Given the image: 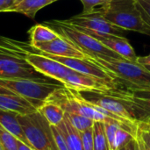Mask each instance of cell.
<instances>
[{"label": "cell", "mask_w": 150, "mask_h": 150, "mask_svg": "<svg viewBox=\"0 0 150 150\" xmlns=\"http://www.w3.org/2000/svg\"><path fill=\"white\" fill-rule=\"evenodd\" d=\"M88 59L105 69L117 83H121L127 88L150 89V72L137 62L111 57H88Z\"/></svg>", "instance_id": "cell-1"}, {"label": "cell", "mask_w": 150, "mask_h": 150, "mask_svg": "<svg viewBox=\"0 0 150 150\" xmlns=\"http://www.w3.org/2000/svg\"><path fill=\"white\" fill-rule=\"evenodd\" d=\"M0 78L50 79L26 62L11 39L0 36Z\"/></svg>", "instance_id": "cell-2"}, {"label": "cell", "mask_w": 150, "mask_h": 150, "mask_svg": "<svg viewBox=\"0 0 150 150\" xmlns=\"http://www.w3.org/2000/svg\"><path fill=\"white\" fill-rule=\"evenodd\" d=\"M45 25L55 31L61 37L75 45L87 57L123 58L108 47H105L92 36L82 32L76 26L66 23L64 20H53L45 23Z\"/></svg>", "instance_id": "cell-3"}, {"label": "cell", "mask_w": 150, "mask_h": 150, "mask_svg": "<svg viewBox=\"0 0 150 150\" xmlns=\"http://www.w3.org/2000/svg\"><path fill=\"white\" fill-rule=\"evenodd\" d=\"M101 9L104 17L112 25L150 36V28L143 21L135 0H110Z\"/></svg>", "instance_id": "cell-4"}, {"label": "cell", "mask_w": 150, "mask_h": 150, "mask_svg": "<svg viewBox=\"0 0 150 150\" xmlns=\"http://www.w3.org/2000/svg\"><path fill=\"white\" fill-rule=\"evenodd\" d=\"M0 85L26 99L37 110L52 93L63 86L62 83H55L48 79L25 78H0Z\"/></svg>", "instance_id": "cell-5"}, {"label": "cell", "mask_w": 150, "mask_h": 150, "mask_svg": "<svg viewBox=\"0 0 150 150\" xmlns=\"http://www.w3.org/2000/svg\"><path fill=\"white\" fill-rule=\"evenodd\" d=\"M18 119L33 149L58 150L49 123L38 111Z\"/></svg>", "instance_id": "cell-6"}, {"label": "cell", "mask_w": 150, "mask_h": 150, "mask_svg": "<svg viewBox=\"0 0 150 150\" xmlns=\"http://www.w3.org/2000/svg\"><path fill=\"white\" fill-rule=\"evenodd\" d=\"M90 103L96 105L114 115L134 135L136 133L138 120L132 114L126 103L111 93L96 91H79Z\"/></svg>", "instance_id": "cell-7"}, {"label": "cell", "mask_w": 150, "mask_h": 150, "mask_svg": "<svg viewBox=\"0 0 150 150\" xmlns=\"http://www.w3.org/2000/svg\"><path fill=\"white\" fill-rule=\"evenodd\" d=\"M108 92L124 101L136 120L138 114L142 116L141 120H150V89L127 88L122 90L117 86Z\"/></svg>", "instance_id": "cell-8"}, {"label": "cell", "mask_w": 150, "mask_h": 150, "mask_svg": "<svg viewBox=\"0 0 150 150\" xmlns=\"http://www.w3.org/2000/svg\"><path fill=\"white\" fill-rule=\"evenodd\" d=\"M64 21L75 26L87 28L99 33L121 35L125 31L124 29L110 23L104 17L101 8H95L93 11L89 12L83 11L81 14L73 16Z\"/></svg>", "instance_id": "cell-9"}, {"label": "cell", "mask_w": 150, "mask_h": 150, "mask_svg": "<svg viewBox=\"0 0 150 150\" xmlns=\"http://www.w3.org/2000/svg\"><path fill=\"white\" fill-rule=\"evenodd\" d=\"M62 83L65 87L76 90L77 91L96 92H107L118 86L115 83H110L95 76L77 72L74 69H71Z\"/></svg>", "instance_id": "cell-10"}, {"label": "cell", "mask_w": 150, "mask_h": 150, "mask_svg": "<svg viewBox=\"0 0 150 150\" xmlns=\"http://www.w3.org/2000/svg\"><path fill=\"white\" fill-rule=\"evenodd\" d=\"M76 27L81 30L82 32L92 36L97 40H98L101 44H103L105 47L115 52L120 56L129 61L136 62L138 56H136L134 47L130 44L129 40L126 39L125 37L121 35L112 34V33H99V32H96V31L90 30L87 28L78 27V26H76Z\"/></svg>", "instance_id": "cell-11"}, {"label": "cell", "mask_w": 150, "mask_h": 150, "mask_svg": "<svg viewBox=\"0 0 150 150\" xmlns=\"http://www.w3.org/2000/svg\"><path fill=\"white\" fill-rule=\"evenodd\" d=\"M35 50V49H34ZM37 51V50H35ZM54 61H57L61 63H62L63 65L67 66L68 68L74 69L77 72L85 74V75H89L91 76H95L103 80H105L107 82L110 83H116L115 79L112 77V76L111 74H109L105 69H103L102 67L98 66V64L92 62L91 61H90L88 58L87 59H79V58H69V57H62V56H56V55H52V54H45L40 51H37Z\"/></svg>", "instance_id": "cell-12"}, {"label": "cell", "mask_w": 150, "mask_h": 150, "mask_svg": "<svg viewBox=\"0 0 150 150\" xmlns=\"http://www.w3.org/2000/svg\"><path fill=\"white\" fill-rule=\"evenodd\" d=\"M31 47L37 51L52 54V55L69 57V58H79V59L88 58L75 45H73L71 42H69V40H67L66 39L61 36H59L57 39L52 41L36 44Z\"/></svg>", "instance_id": "cell-13"}, {"label": "cell", "mask_w": 150, "mask_h": 150, "mask_svg": "<svg viewBox=\"0 0 150 150\" xmlns=\"http://www.w3.org/2000/svg\"><path fill=\"white\" fill-rule=\"evenodd\" d=\"M0 109L13 112L18 115H26L37 111V108L26 99L18 96L0 85Z\"/></svg>", "instance_id": "cell-14"}, {"label": "cell", "mask_w": 150, "mask_h": 150, "mask_svg": "<svg viewBox=\"0 0 150 150\" xmlns=\"http://www.w3.org/2000/svg\"><path fill=\"white\" fill-rule=\"evenodd\" d=\"M18 114L16 112L0 109V125L5 130L11 133L14 137H16L18 141L31 147L18 121Z\"/></svg>", "instance_id": "cell-15"}, {"label": "cell", "mask_w": 150, "mask_h": 150, "mask_svg": "<svg viewBox=\"0 0 150 150\" xmlns=\"http://www.w3.org/2000/svg\"><path fill=\"white\" fill-rule=\"evenodd\" d=\"M56 1L58 0H17L11 12H18L28 18H34L40 10Z\"/></svg>", "instance_id": "cell-16"}, {"label": "cell", "mask_w": 150, "mask_h": 150, "mask_svg": "<svg viewBox=\"0 0 150 150\" xmlns=\"http://www.w3.org/2000/svg\"><path fill=\"white\" fill-rule=\"evenodd\" d=\"M50 126L59 127L65 119L64 111L55 103L46 100L37 110Z\"/></svg>", "instance_id": "cell-17"}, {"label": "cell", "mask_w": 150, "mask_h": 150, "mask_svg": "<svg viewBox=\"0 0 150 150\" xmlns=\"http://www.w3.org/2000/svg\"><path fill=\"white\" fill-rule=\"evenodd\" d=\"M30 45L46 43L57 39L60 35L47 25H35L29 30Z\"/></svg>", "instance_id": "cell-18"}, {"label": "cell", "mask_w": 150, "mask_h": 150, "mask_svg": "<svg viewBox=\"0 0 150 150\" xmlns=\"http://www.w3.org/2000/svg\"><path fill=\"white\" fill-rule=\"evenodd\" d=\"M59 127L61 128L65 137L69 149L83 150L81 133L78 130H76L66 118L64 119L63 122L59 126Z\"/></svg>", "instance_id": "cell-19"}, {"label": "cell", "mask_w": 150, "mask_h": 150, "mask_svg": "<svg viewBox=\"0 0 150 150\" xmlns=\"http://www.w3.org/2000/svg\"><path fill=\"white\" fill-rule=\"evenodd\" d=\"M65 118L80 133L86 131L89 128H91L94 125V121L79 113L65 112Z\"/></svg>", "instance_id": "cell-20"}, {"label": "cell", "mask_w": 150, "mask_h": 150, "mask_svg": "<svg viewBox=\"0 0 150 150\" xmlns=\"http://www.w3.org/2000/svg\"><path fill=\"white\" fill-rule=\"evenodd\" d=\"M92 130L94 150H109L105 134L104 122H94Z\"/></svg>", "instance_id": "cell-21"}, {"label": "cell", "mask_w": 150, "mask_h": 150, "mask_svg": "<svg viewBox=\"0 0 150 150\" xmlns=\"http://www.w3.org/2000/svg\"><path fill=\"white\" fill-rule=\"evenodd\" d=\"M134 135L122 127H120L115 134L112 150H119L130 141L134 140Z\"/></svg>", "instance_id": "cell-22"}, {"label": "cell", "mask_w": 150, "mask_h": 150, "mask_svg": "<svg viewBox=\"0 0 150 150\" xmlns=\"http://www.w3.org/2000/svg\"><path fill=\"white\" fill-rule=\"evenodd\" d=\"M18 139L0 125V144L4 150H18Z\"/></svg>", "instance_id": "cell-23"}, {"label": "cell", "mask_w": 150, "mask_h": 150, "mask_svg": "<svg viewBox=\"0 0 150 150\" xmlns=\"http://www.w3.org/2000/svg\"><path fill=\"white\" fill-rule=\"evenodd\" d=\"M136 131L141 135L146 146L150 149V120L145 119L138 120Z\"/></svg>", "instance_id": "cell-24"}, {"label": "cell", "mask_w": 150, "mask_h": 150, "mask_svg": "<svg viewBox=\"0 0 150 150\" xmlns=\"http://www.w3.org/2000/svg\"><path fill=\"white\" fill-rule=\"evenodd\" d=\"M135 2L143 21L150 28V0H135Z\"/></svg>", "instance_id": "cell-25"}, {"label": "cell", "mask_w": 150, "mask_h": 150, "mask_svg": "<svg viewBox=\"0 0 150 150\" xmlns=\"http://www.w3.org/2000/svg\"><path fill=\"white\" fill-rule=\"evenodd\" d=\"M50 127L58 150H69L61 128L59 127H54V126H50Z\"/></svg>", "instance_id": "cell-26"}, {"label": "cell", "mask_w": 150, "mask_h": 150, "mask_svg": "<svg viewBox=\"0 0 150 150\" xmlns=\"http://www.w3.org/2000/svg\"><path fill=\"white\" fill-rule=\"evenodd\" d=\"M81 136H82V141H83V150H94L92 127L87 129L86 131L81 132Z\"/></svg>", "instance_id": "cell-27"}, {"label": "cell", "mask_w": 150, "mask_h": 150, "mask_svg": "<svg viewBox=\"0 0 150 150\" xmlns=\"http://www.w3.org/2000/svg\"><path fill=\"white\" fill-rule=\"evenodd\" d=\"M110 0H81L83 5V12H89L93 11L98 5H105Z\"/></svg>", "instance_id": "cell-28"}, {"label": "cell", "mask_w": 150, "mask_h": 150, "mask_svg": "<svg viewBox=\"0 0 150 150\" xmlns=\"http://www.w3.org/2000/svg\"><path fill=\"white\" fill-rule=\"evenodd\" d=\"M17 0H0V12H11Z\"/></svg>", "instance_id": "cell-29"}, {"label": "cell", "mask_w": 150, "mask_h": 150, "mask_svg": "<svg viewBox=\"0 0 150 150\" xmlns=\"http://www.w3.org/2000/svg\"><path fill=\"white\" fill-rule=\"evenodd\" d=\"M134 142H135V150H146L144 142L137 131L134 134Z\"/></svg>", "instance_id": "cell-30"}, {"label": "cell", "mask_w": 150, "mask_h": 150, "mask_svg": "<svg viewBox=\"0 0 150 150\" xmlns=\"http://www.w3.org/2000/svg\"><path fill=\"white\" fill-rule=\"evenodd\" d=\"M136 62L142 66H150V54L147 56H139L137 57Z\"/></svg>", "instance_id": "cell-31"}, {"label": "cell", "mask_w": 150, "mask_h": 150, "mask_svg": "<svg viewBox=\"0 0 150 150\" xmlns=\"http://www.w3.org/2000/svg\"><path fill=\"white\" fill-rule=\"evenodd\" d=\"M119 150H135L134 137V140H132V141H130L129 142H127L126 145H124L123 147H121Z\"/></svg>", "instance_id": "cell-32"}, {"label": "cell", "mask_w": 150, "mask_h": 150, "mask_svg": "<svg viewBox=\"0 0 150 150\" xmlns=\"http://www.w3.org/2000/svg\"><path fill=\"white\" fill-rule=\"evenodd\" d=\"M18 150H33L31 147H29L28 145L23 143L20 141H18Z\"/></svg>", "instance_id": "cell-33"}, {"label": "cell", "mask_w": 150, "mask_h": 150, "mask_svg": "<svg viewBox=\"0 0 150 150\" xmlns=\"http://www.w3.org/2000/svg\"><path fill=\"white\" fill-rule=\"evenodd\" d=\"M142 141H143V140H142ZM144 146H145V149H146V150H150L149 148V147H147L145 143H144Z\"/></svg>", "instance_id": "cell-34"}, {"label": "cell", "mask_w": 150, "mask_h": 150, "mask_svg": "<svg viewBox=\"0 0 150 150\" xmlns=\"http://www.w3.org/2000/svg\"><path fill=\"white\" fill-rule=\"evenodd\" d=\"M144 67H145V68H146V69H148V70L150 72V66H144Z\"/></svg>", "instance_id": "cell-35"}, {"label": "cell", "mask_w": 150, "mask_h": 150, "mask_svg": "<svg viewBox=\"0 0 150 150\" xmlns=\"http://www.w3.org/2000/svg\"><path fill=\"white\" fill-rule=\"evenodd\" d=\"M0 150H4V149H3V147H2L1 144H0Z\"/></svg>", "instance_id": "cell-36"}, {"label": "cell", "mask_w": 150, "mask_h": 150, "mask_svg": "<svg viewBox=\"0 0 150 150\" xmlns=\"http://www.w3.org/2000/svg\"><path fill=\"white\" fill-rule=\"evenodd\" d=\"M33 150H35V149H33Z\"/></svg>", "instance_id": "cell-37"}]
</instances>
